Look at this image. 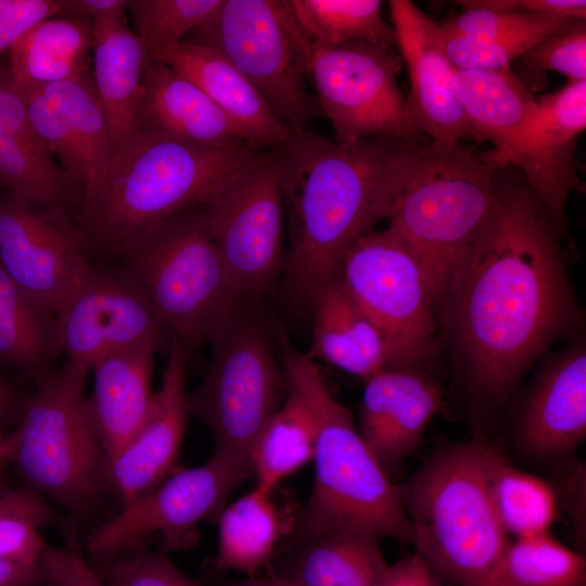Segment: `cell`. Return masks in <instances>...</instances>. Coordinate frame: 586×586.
Instances as JSON below:
<instances>
[{
  "mask_svg": "<svg viewBox=\"0 0 586 586\" xmlns=\"http://www.w3.org/2000/svg\"><path fill=\"white\" fill-rule=\"evenodd\" d=\"M184 373L186 351L171 339L162 383L153 395L146 421L130 443L105 463V483L115 491L123 506L173 473L190 415Z\"/></svg>",
  "mask_w": 586,
  "mask_h": 586,
  "instance_id": "cell-20",
  "label": "cell"
},
{
  "mask_svg": "<svg viewBox=\"0 0 586 586\" xmlns=\"http://www.w3.org/2000/svg\"><path fill=\"white\" fill-rule=\"evenodd\" d=\"M2 476H0V480H1Z\"/></svg>",
  "mask_w": 586,
  "mask_h": 586,
  "instance_id": "cell-55",
  "label": "cell"
},
{
  "mask_svg": "<svg viewBox=\"0 0 586 586\" xmlns=\"http://www.w3.org/2000/svg\"><path fill=\"white\" fill-rule=\"evenodd\" d=\"M251 303H239L211 333L207 371L188 394L189 412L211 430L215 453L250 470L252 447L286 386L268 329Z\"/></svg>",
  "mask_w": 586,
  "mask_h": 586,
  "instance_id": "cell-9",
  "label": "cell"
},
{
  "mask_svg": "<svg viewBox=\"0 0 586 586\" xmlns=\"http://www.w3.org/2000/svg\"><path fill=\"white\" fill-rule=\"evenodd\" d=\"M339 272L382 334L391 369L421 370L437 353L436 300L419 260L388 229L370 231L344 255Z\"/></svg>",
  "mask_w": 586,
  "mask_h": 586,
  "instance_id": "cell-11",
  "label": "cell"
},
{
  "mask_svg": "<svg viewBox=\"0 0 586 586\" xmlns=\"http://www.w3.org/2000/svg\"><path fill=\"white\" fill-rule=\"evenodd\" d=\"M493 448L481 438L445 444L400 484L411 543L441 586H510V539L488 488Z\"/></svg>",
  "mask_w": 586,
  "mask_h": 586,
  "instance_id": "cell-4",
  "label": "cell"
},
{
  "mask_svg": "<svg viewBox=\"0 0 586 586\" xmlns=\"http://www.w3.org/2000/svg\"><path fill=\"white\" fill-rule=\"evenodd\" d=\"M488 488L498 519L515 538L549 533L558 519L552 482L513 467L495 446L488 463Z\"/></svg>",
  "mask_w": 586,
  "mask_h": 586,
  "instance_id": "cell-33",
  "label": "cell"
},
{
  "mask_svg": "<svg viewBox=\"0 0 586 586\" xmlns=\"http://www.w3.org/2000/svg\"><path fill=\"white\" fill-rule=\"evenodd\" d=\"M139 129L201 145L246 143L234 124L194 82L162 61L146 63Z\"/></svg>",
  "mask_w": 586,
  "mask_h": 586,
  "instance_id": "cell-24",
  "label": "cell"
},
{
  "mask_svg": "<svg viewBox=\"0 0 586 586\" xmlns=\"http://www.w3.org/2000/svg\"><path fill=\"white\" fill-rule=\"evenodd\" d=\"M585 128L586 80L569 82L534 100L514 163L561 234L569 196L582 186L574 155Z\"/></svg>",
  "mask_w": 586,
  "mask_h": 586,
  "instance_id": "cell-17",
  "label": "cell"
},
{
  "mask_svg": "<svg viewBox=\"0 0 586 586\" xmlns=\"http://www.w3.org/2000/svg\"><path fill=\"white\" fill-rule=\"evenodd\" d=\"M423 143L377 137L340 144L306 130L269 150L289 224L282 278L295 303L310 307L351 246L390 218Z\"/></svg>",
  "mask_w": 586,
  "mask_h": 586,
  "instance_id": "cell-2",
  "label": "cell"
},
{
  "mask_svg": "<svg viewBox=\"0 0 586 586\" xmlns=\"http://www.w3.org/2000/svg\"><path fill=\"white\" fill-rule=\"evenodd\" d=\"M128 0H61L58 16L86 20L91 23L124 20Z\"/></svg>",
  "mask_w": 586,
  "mask_h": 586,
  "instance_id": "cell-48",
  "label": "cell"
},
{
  "mask_svg": "<svg viewBox=\"0 0 586 586\" xmlns=\"http://www.w3.org/2000/svg\"><path fill=\"white\" fill-rule=\"evenodd\" d=\"M156 351L152 345L126 348L101 358L91 368L93 388L85 396V412L105 463L130 443L149 417Z\"/></svg>",
  "mask_w": 586,
  "mask_h": 586,
  "instance_id": "cell-22",
  "label": "cell"
},
{
  "mask_svg": "<svg viewBox=\"0 0 586 586\" xmlns=\"http://www.w3.org/2000/svg\"><path fill=\"white\" fill-rule=\"evenodd\" d=\"M61 352L56 317L37 306L0 266V358L35 373Z\"/></svg>",
  "mask_w": 586,
  "mask_h": 586,
  "instance_id": "cell-35",
  "label": "cell"
},
{
  "mask_svg": "<svg viewBox=\"0 0 586 586\" xmlns=\"http://www.w3.org/2000/svg\"><path fill=\"white\" fill-rule=\"evenodd\" d=\"M221 0H128L127 10L148 59L180 44L202 25Z\"/></svg>",
  "mask_w": 586,
  "mask_h": 586,
  "instance_id": "cell-39",
  "label": "cell"
},
{
  "mask_svg": "<svg viewBox=\"0 0 586 586\" xmlns=\"http://www.w3.org/2000/svg\"><path fill=\"white\" fill-rule=\"evenodd\" d=\"M358 430L388 473L420 446L443 407L438 384L415 369H384L365 381Z\"/></svg>",
  "mask_w": 586,
  "mask_h": 586,
  "instance_id": "cell-21",
  "label": "cell"
},
{
  "mask_svg": "<svg viewBox=\"0 0 586 586\" xmlns=\"http://www.w3.org/2000/svg\"><path fill=\"white\" fill-rule=\"evenodd\" d=\"M286 392V399L265 424L250 455L255 486L269 493L311 461L315 454V432L307 408L288 386Z\"/></svg>",
  "mask_w": 586,
  "mask_h": 586,
  "instance_id": "cell-34",
  "label": "cell"
},
{
  "mask_svg": "<svg viewBox=\"0 0 586 586\" xmlns=\"http://www.w3.org/2000/svg\"><path fill=\"white\" fill-rule=\"evenodd\" d=\"M575 18H562L522 12L467 9L440 24L446 29L488 40L509 41L522 37L545 38Z\"/></svg>",
  "mask_w": 586,
  "mask_h": 586,
  "instance_id": "cell-41",
  "label": "cell"
},
{
  "mask_svg": "<svg viewBox=\"0 0 586 586\" xmlns=\"http://www.w3.org/2000/svg\"><path fill=\"white\" fill-rule=\"evenodd\" d=\"M92 23L53 16L26 31L11 48L10 77L27 88H42L89 75Z\"/></svg>",
  "mask_w": 586,
  "mask_h": 586,
  "instance_id": "cell-30",
  "label": "cell"
},
{
  "mask_svg": "<svg viewBox=\"0 0 586 586\" xmlns=\"http://www.w3.org/2000/svg\"><path fill=\"white\" fill-rule=\"evenodd\" d=\"M61 0H0V54L41 21L58 16Z\"/></svg>",
  "mask_w": 586,
  "mask_h": 586,
  "instance_id": "cell-45",
  "label": "cell"
},
{
  "mask_svg": "<svg viewBox=\"0 0 586 586\" xmlns=\"http://www.w3.org/2000/svg\"><path fill=\"white\" fill-rule=\"evenodd\" d=\"M4 467H1L0 466V476H2V470H3Z\"/></svg>",
  "mask_w": 586,
  "mask_h": 586,
  "instance_id": "cell-54",
  "label": "cell"
},
{
  "mask_svg": "<svg viewBox=\"0 0 586 586\" xmlns=\"http://www.w3.org/2000/svg\"><path fill=\"white\" fill-rule=\"evenodd\" d=\"M300 25L315 47L365 42L392 49L393 28L379 0H289Z\"/></svg>",
  "mask_w": 586,
  "mask_h": 586,
  "instance_id": "cell-36",
  "label": "cell"
},
{
  "mask_svg": "<svg viewBox=\"0 0 586 586\" xmlns=\"http://www.w3.org/2000/svg\"><path fill=\"white\" fill-rule=\"evenodd\" d=\"M251 470L215 453L204 464L170 473L158 485L123 506L87 538L98 563L141 551L154 538L164 550L188 548L198 526L222 511L229 494Z\"/></svg>",
  "mask_w": 586,
  "mask_h": 586,
  "instance_id": "cell-13",
  "label": "cell"
},
{
  "mask_svg": "<svg viewBox=\"0 0 586 586\" xmlns=\"http://www.w3.org/2000/svg\"><path fill=\"white\" fill-rule=\"evenodd\" d=\"M0 586H42L38 566H30L0 558Z\"/></svg>",
  "mask_w": 586,
  "mask_h": 586,
  "instance_id": "cell-50",
  "label": "cell"
},
{
  "mask_svg": "<svg viewBox=\"0 0 586 586\" xmlns=\"http://www.w3.org/2000/svg\"><path fill=\"white\" fill-rule=\"evenodd\" d=\"M265 150L201 145L139 129L114 153L102 191L80 206L87 250L120 256L162 221L204 203L230 174Z\"/></svg>",
  "mask_w": 586,
  "mask_h": 586,
  "instance_id": "cell-5",
  "label": "cell"
},
{
  "mask_svg": "<svg viewBox=\"0 0 586 586\" xmlns=\"http://www.w3.org/2000/svg\"><path fill=\"white\" fill-rule=\"evenodd\" d=\"M12 406V394L9 386L0 380V420L3 419Z\"/></svg>",
  "mask_w": 586,
  "mask_h": 586,
  "instance_id": "cell-52",
  "label": "cell"
},
{
  "mask_svg": "<svg viewBox=\"0 0 586 586\" xmlns=\"http://www.w3.org/2000/svg\"><path fill=\"white\" fill-rule=\"evenodd\" d=\"M404 63L392 49L365 42L313 48L308 64L318 105L334 142L390 137L425 142L397 85Z\"/></svg>",
  "mask_w": 586,
  "mask_h": 586,
  "instance_id": "cell-14",
  "label": "cell"
},
{
  "mask_svg": "<svg viewBox=\"0 0 586 586\" xmlns=\"http://www.w3.org/2000/svg\"><path fill=\"white\" fill-rule=\"evenodd\" d=\"M153 61L166 63L194 82L228 116L249 145L268 151L293 133L257 89L215 50L183 41Z\"/></svg>",
  "mask_w": 586,
  "mask_h": 586,
  "instance_id": "cell-23",
  "label": "cell"
},
{
  "mask_svg": "<svg viewBox=\"0 0 586 586\" xmlns=\"http://www.w3.org/2000/svg\"><path fill=\"white\" fill-rule=\"evenodd\" d=\"M314 314L309 351L322 360L366 381L391 369L386 343L346 290L337 271L319 289L310 305Z\"/></svg>",
  "mask_w": 586,
  "mask_h": 586,
  "instance_id": "cell-26",
  "label": "cell"
},
{
  "mask_svg": "<svg viewBox=\"0 0 586 586\" xmlns=\"http://www.w3.org/2000/svg\"><path fill=\"white\" fill-rule=\"evenodd\" d=\"M53 520V510L34 489L0 486V558L38 566L48 548L40 530Z\"/></svg>",
  "mask_w": 586,
  "mask_h": 586,
  "instance_id": "cell-38",
  "label": "cell"
},
{
  "mask_svg": "<svg viewBox=\"0 0 586 586\" xmlns=\"http://www.w3.org/2000/svg\"><path fill=\"white\" fill-rule=\"evenodd\" d=\"M522 454L552 463L570 458L586 436V347L577 339L535 374L514 422Z\"/></svg>",
  "mask_w": 586,
  "mask_h": 586,
  "instance_id": "cell-18",
  "label": "cell"
},
{
  "mask_svg": "<svg viewBox=\"0 0 586 586\" xmlns=\"http://www.w3.org/2000/svg\"><path fill=\"white\" fill-rule=\"evenodd\" d=\"M272 493L254 486L219 515L215 565L247 576L266 566L281 536V519Z\"/></svg>",
  "mask_w": 586,
  "mask_h": 586,
  "instance_id": "cell-32",
  "label": "cell"
},
{
  "mask_svg": "<svg viewBox=\"0 0 586 586\" xmlns=\"http://www.w3.org/2000/svg\"><path fill=\"white\" fill-rule=\"evenodd\" d=\"M92 84L114 153L139 130L146 51L125 20L92 23ZM114 155V154H113Z\"/></svg>",
  "mask_w": 586,
  "mask_h": 586,
  "instance_id": "cell-27",
  "label": "cell"
},
{
  "mask_svg": "<svg viewBox=\"0 0 586 586\" xmlns=\"http://www.w3.org/2000/svg\"><path fill=\"white\" fill-rule=\"evenodd\" d=\"M184 41L222 55L292 132L309 130L318 114L306 87L314 44L289 0H221Z\"/></svg>",
  "mask_w": 586,
  "mask_h": 586,
  "instance_id": "cell-10",
  "label": "cell"
},
{
  "mask_svg": "<svg viewBox=\"0 0 586 586\" xmlns=\"http://www.w3.org/2000/svg\"><path fill=\"white\" fill-rule=\"evenodd\" d=\"M13 85L23 98L35 133L50 154L59 160L72 184L79 187V158L62 115L40 88Z\"/></svg>",
  "mask_w": 586,
  "mask_h": 586,
  "instance_id": "cell-42",
  "label": "cell"
},
{
  "mask_svg": "<svg viewBox=\"0 0 586 586\" xmlns=\"http://www.w3.org/2000/svg\"><path fill=\"white\" fill-rule=\"evenodd\" d=\"M286 386L304 403L315 432V479L291 542L361 534L411 542L400 484L392 482L361 437L351 411L328 388L315 360L277 333Z\"/></svg>",
  "mask_w": 586,
  "mask_h": 586,
  "instance_id": "cell-3",
  "label": "cell"
},
{
  "mask_svg": "<svg viewBox=\"0 0 586 586\" xmlns=\"http://www.w3.org/2000/svg\"><path fill=\"white\" fill-rule=\"evenodd\" d=\"M569 459V458H568ZM558 482H552L557 495L564 494L565 509L572 519L577 536L585 532V468L578 461L561 460Z\"/></svg>",
  "mask_w": 586,
  "mask_h": 586,
  "instance_id": "cell-47",
  "label": "cell"
},
{
  "mask_svg": "<svg viewBox=\"0 0 586 586\" xmlns=\"http://www.w3.org/2000/svg\"><path fill=\"white\" fill-rule=\"evenodd\" d=\"M502 168L491 151L424 142L397 193L387 229L421 264L437 306L493 212Z\"/></svg>",
  "mask_w": 586,
  "mask_h": 586,
  "instance_id": "cell-6",
  "label": "cell"
},
{
  "mask_svg": "<svg viewBox=\"0 0 586 586\" xmlns=\"http://www.w3.org/2000/svg\"><path fill=\"white\" fill-rule=\"evenodd\" d=\"M384 586H441L415 552L392 564Z\"/></svg>",
  "mask_w": 586,
  "mask_h": 586,
  "instance_id": "cell-49",
  "label": "cell"
},
{
  "mask_svg": "<svg viewBox=\"0 0 586 586\" xmlns=\"http://www.w3.org/2000/svg\"><path fill=\"white\" fill-rule=\"evenodd\" d=\"M388 8L395 43L409 73L406 102L415 125L440 144L476 140L455 88L456 68L437 39L435 21L409 0H391Z\"/></svg>",
  "mask_w": 586,
  "mask_h": 586,
  "instance_id": "cell-19",
  "label": "cell"
},
{
  "mask_svg": "<svg viewBox=\"0 0 586 586\" xmlns=\"http://www.w3.org/2000/svg\"><path fill=\"white\" fill-rule=\"evenodd\" d=\"M220 586H292L285 581L268 572L265 575L249 576L244 579H224Z\"/></svg>",
  "mask_w": 586,
  "mask_h": 586,
  "instance_id": "cell-51",
  "label": "cell"
},
{
  "mask_svg": "<svg viewBox=\"0 0 586 586\" xmlns=\"http://www.w3.org/2000/svg\"><path fill=\"white\" fill-rule=\"evenodd\" d=\"M505 574L510 586H586V561L545 533L510 542Z\"/></svg>",
  "mask_w": 586,
  "mask_h": 586,
  "instance_id": "cell-37",
  "label": "cell"
},
{
  "mask_svg": "<svg viewBox=\"0 0 586 586\" xmlns=\"http://www.w3.org/2000/svg\"><path fill=\"white\" fill-rule=\"evenodd\" d=\"M517 75L530 91L546 85L545 74L553 71L565 75L570 82L586 80V22L576 20L553 33L519 56Z\"/></svg>",
  "mask_w": 586,
  "mask_h": 586,
  "instance_id": "cell-40",
  "label": "cell"
},
{
  "mask_svg": "<svg viewBox=\"0 0 586 586\" xmlns=\"http://www.w3.org/2000/svg\"><path fill=\"white\" fill-rule=\"evenodd\" d=\"M378 540L332 534L291 542L269 572L292 586H384L391 565Z\"/></svg>",
  "mask_w": 586,
  "mask_h": 586,
  "instance_id": "cell-29",
  "label": "cell"
},
{
  "mask_svg": "<svg viewBox=\"0 0 586 586\" xmlns=\"http://www.w3.org/2000/svg\"><path fill=\"white\" fill-rule=\"evenodd\" d=\"M455 88L476 140L489 141L501 167L514 166L534 100L512 68L460 71Z\"/></svg>",
  "mask_w": 586,
  "mask_h": 586,
  "instance_id": "cell-28",
  "label": "cell"
},
{
  "mask_svg": "<svg viewBox=\"0 0 586 586\" xmlns=\"http://www.w3.org/2000/svg\"><path fill=\"white\" fill-rule=\"evenodd\" d=\"M200 209L233 292L258 301L282 277L285 259L284 200L270 151L230 174Z\"/></svg>",
  "mask_w": 586,
  "mask_h": 586,
  "instance_id": "cell-12",
  "label": "cell"
},
{
  "mask_svg": "<svg viewBox=\"0 0 586 586\" xmlns=\"http://www.w3.org/2000/svg\"><path fill=\"white\" fill-rule=\"evenodd\" d=\"M62 115L80 164V206L103 189L113 160L107 120L90 75L40 88Z\"/></svg>",
  "mask_w": 586,
  "mask_h": 586,
  "instance_id": "cell-31",
  "label": "cell"
},
{
  "mask_svg": "<svg viewBox=\"0 0 586 586\" xmlns=\"http://www.w3.org/2000/svg\"><path fill=\"white\" fill-rule=\"evenodd\" d=\"M463 10L487 9L585 20V0H460Z\"/></svg>",
  "mask_w": 586,
  "mask_h": 586,
  "instance_id": "cell-46",
  "label": "cell"
},
{
  "mask_svg": "<svg viewBox=\"0 0 586 586\" xmlns=\"http://www.w3.org/2000/svg\"><path fill=\"white\" fill-rule=\"evenodd\" d=\"M89 371L66 361L37 375L16 431L14 461L34 489L71 514L87 510L105 483V459L85 412Z\"/></svg>",
  "mask_w": 586,
  "mask_h": 586,
  "instance_id": "cell-8",
  "label": "cell"
},
{
  "mask_svg": "<svg viewBox=\"0 0 586 586\" xmlns=\"http://www.w3.org/2000/svg\"><path fill=\"white\" fill-rule=\"evenodd\" d=\"M106 586H201L166 555L143 549L94 565Z\"/></svg>",
  "mask_w": 586,
  "mask_h": 586,
  "instance_id": "cell-43",
  "label": "cell"
},
{
  "mask_svg": "<svg viewBox=\"0 0 586 586\" xmlns=\"http://www.w3.org/2000/svg\"><path fill=\"white\" fill-rule=\"evenodd\" d=\"M502 168L495 206L440 305L466 391L492 410L579 323L562 235L524 178Z\"/></svg>",
  "mask_w": 586,
  "mask_h": 586,
  "instance_id": "cell-1",
  "label": "cell"
},
{
  "mask_svg": "<svg viewBox=\"0 0 586 586\" xmlns=\"http://www.w3.org/2000/svg\"><path fill=\"white\" fill-rule=\"evenodd\" d=\"M11 438L0 430V466L5 467L10 461Z\"/></svg>",
  "mask_w": 586,
  "mask_h": 586,
  "instance_id": "cell-53",
  "label": "cell"
},
{
  "mask_svg": "<svg viewBox=\"0 0 586 586\" xmlns=\"http://www.w3.org/2000/svg\"><path fill=\"white\" fill-rule=\"evenodd\" d=\"M55 317L66 361L87 371L126 348L158 349L167 331L143 288L123 267L92 265Z\"/></svg>",
  "mask_w": 586,
  "mask_h": 586,
  "instance_id": "cell-15",
  "label": "cell"
},
{
  "mask_svg": "<svg viewBox=\"0 0 586 586\" xmlns=\"http://www.w3.org/2000/svg\"><path fill=\"white\" fill-rule=\"evenodd\" d=\"M60 211L0 198V266L37 306L56 316L92 264Z\"/></svg>",
  "mask_w": 586,
  "mask_h": 586,
  "instance_id": "cell-16",
  "label": "cell"
},
{
  "mask_svg": "<svg viewBox=\"0 0 586 586\" xmlns=\"http://www.w3.org/2000/svg\"><path fill=\"white\" fill-rule=\"evenodd\" d=\"M119 257L186 353L207 342L242 302L230 285L200 205L151 228Z\"/></svg>",
  "mask_w": 586,
  "mask_h": 586,
  "instance_id": "cell-7",
  "label": "cell"
},
{
  "mask_svg": "<svg viewBox=\"0 0 586 586\" xmlns=\"http://www.w3.org/2000/svg\"><path fill=\"white\" fill-rule=\"evenodd\" d=\"M0 183L9 194L60 211L72 182L35 133L11 77L0 74Z\"/></svg>",
  "mask_w": 586,
  "mask_h": 586,
  "instance_id": "cell-25",
  "label": "cell"
},
{
  "mask_svg": "<svg viewBox=\"0 0 586 586\" xmlns=\"http://www.w3.org/2000/svg\"><path fill=\"white\" fill-rule=\"evenodd\" d=\"M39 570L42 586H106L94 565L71 548L48 547Z\"/></svg>",
  "mask_w": 586,
  "mask_h": 586,
  "instance_id": "cell-44",
  "label": "cell"
}]
</instances>
